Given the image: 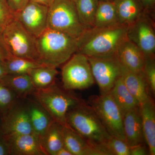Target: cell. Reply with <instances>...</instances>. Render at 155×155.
<instances>
[{
    "instance_id": "obj_18",
    "label": "cell",
    "mask_w": 155,
    "mask_h": 155,
    "mask_svg": "<svg viewBox=\"0 0 155 155\" xmlns=\"http://www.w3.org/2000/svg\"><path fill=\"white\" fill-rule=\"evenodd\" d=\"M64 146L72 155H101L88 142L67 125L62 126Z\"/></svg>"
},
{
    "instance_id": "obj_8",
    "label": "cell",
    "mask_w": 155,
    "mask_h": 155,
    "mask_svg": "<svg viewBox=\"0 0 155 155\" xmlns=\"http://www.w3.org/2000/svg\"><path fill=\"white\" fill-rule=\"evenodd\" d=\"M62 80L67 91L85 89L92 86L95 81L87 57L75 53L62 68Z\"/></svg>"
},
{
    "instance_id": "obj_19",
    "label": "cell",
    "mask_w": 155,
    "mask_h": 155,
    "mask_svg": "<svg viewBox=\"0 0 155 155\" xmlns=\"http://www.w3.org/2000/svg\"><path fill=\"white\" fill-rule=\"evenodd\" d=\"M118 21L129 27L145 12L140 0H114Z\"/></svg>"
},
{
    "instance_id": "obj_2",
    "label": "cell",
    "mask_w": 155,
    "mask_h": 155,
    "mask_svg": "<svg viewBox=\"0 0 155 155\" xmlns=\"http://www.w3.org/2000/svg\"><path fill=\"white\" fill-rule=\"evenodd\" d=\"M67 121L68 126L104 155L103 147L111 136L90 105L81 101L68 111Z\"/></svg>"
},
{
    "instance_id": "obj_6",
    "label": "cell",
    "mask_w": 155,
    "mask_h": 155,
    "mask_svg": "<svg viewBox=\"0 0 155 155\" xmlns=\"http://www.w3.org/2000/svg\"><path fill=\"white\" fill-rule=\"evenodd\" d=\"M1 35L12 56L38 62L36 38L25 30L15 18Z\"/></svg>"
},
{
    "instance_id": "obj_5",
    "label": "cell",
    "mask_w": 155,
    "mask_h": 155,
    "mask_svg": "<svg viewBox=\"0 0 155 155\" xmlns=\"http://www.w3.org/2000/svg\"><path fill=\"white\" fill-rule=\"evenodd\" d=\"M48 28L78 38L85 28L79 20L73 0H55L48 7Z\"/></svg>"
},
{
    "instance_id": "obj_25",
    "label": "cell",
    "mask_w": 155,
    "mask_h": 155,
    "mask_svg": "<svg viewBox=\"0 0 155 155\" xmlns=\"http://www.w3.org/2000/svg\"><path fill=\"white\" fill-rule=\"evenodd\" d=\"M58 74L56 67L45 66L32 69L28 74L35 89L45 88L54 83Z\"/></svg>"
},
{
    "instance_id": "obj_38",
    "label": "cell",
    "mask_w": 155,
    "mask_h": 155,
    "mask_svg": "<svg viewBox=\"0 0 155 155\" xmlns=\"http://www.w3.org/2000/svg\"><path fill=\"white\" fill-rule=\"evenodd\" d=\"M56 155H72L71 153L65 147L61 148Z\"/></svg>"
},
{
    "instance_id": "obj_17",
    "label": "cell",
    "mask_w": 155,
    "mask_h": 155,
    "mask_svg": "<svg viewBox=\"0 0 155 155\" xmlns=\"http://www.w3.org/2000/svg\"><path fill=\"white\" fill-rule=\"evenodd\" d=\"M145 143L150 155H155V107L151 97L139 105Z\"/></svg>"
},
{
    "instance_id": "obj_4",
    "label": "cell",
    "mask_w": 155,
    "mask_h": 155,
    "mask_svg": "<svg viewBox=\"0 0 155 155\" xmlns=\"http://www.w3.org/2000/svg\"><path fill=\"white\" fill-rule=\"evenodd\" d=\"M35 97L39 105L52 119L62 126H67L68 111L81 100L57 86L55 83L44 88L35 89Z\"/></svg>"
},
{
    "instance_id": "obj_33",
    "label": "cell",
    "mask_w": 155,
    "mask_h": 155,
    "mask_svg": "<svg viewBox=\"0 0 155 155\" xmlns=\"http://www.w3.org/2000/svg\"><path fill=\"white\" fill-rule=\"evenodd\" d=\"M150 155L148 148L145 143L130 147V155Z\"/></svg>"
},
{
    "instance_id": "obj_16",
    "label": "cell",
    "mask_w": 155,
    "mask_h": 155,
    "mask_svg": "<svg viewBox=\"0 0 155 155\" xmlns=\"http://www.w3.org/2000/svg\"><path fill=\"white\" fill-rule=\"evenodd\" d=\"M123 128L125 141L130 147L144 143L139 106L128 111L123 116Z\"/></svg>"
},
{
    "instance_id": "obj_3",
    "label": "cell",
    "mask_w": 155,
    "mask_h": 155,
    "mask_svg": "<svg viewBox=\"0 0 155 155\" xmlns=\"http://www.w3.org/2000/svg\"><path fill=\"white\" fill-rule=\"evenodd\" d=\"M36 44L38 62L56 68L77 51V38L48 28L36 38Z\"/></svg>"
},
{
    "instance_id": "obj_31",
    "label": "cell",
    "mask_w": 155,
    "mask_h": 155,
    "mask_svg": "<svg viewBox=\"0 0 155 155\" xmlns=\"http://www.w3.org/2000/svg\"><path fill=\"white\" fill-rule=\"evenodd\" d=\"M14 99L12 90L0 83V107H8L12 104Z\"/></svg>"
},
{
    "instance_id": "obj_36",
    "label": "cell",
    "mask_w": 155,
    "mask_h": 155,
    "mask_svg": "<svg viewBox=\"0 0 155 155\" xmlns=\"http://www.w3.org/2000/svg\"><path fill=\"white\" fill-rule=\"evenodd\" d=\"M8 74L5 61L0 60V80Z\"/></svg>"
},
{
    "instance_id": "obj_29",
    "label": "cell",
    "mask_w": 155,
    "mask_h": 155,
    "mask_svg": "<svg viewBox=\"0 0 155 155\" xmlns=\"http://www.w3.org/2000/svg\"><path fill=\"white\" fill-rule=\"evenodd\" d=\"M143 73L150 93L155 94V57H146L143 70Z\"/></svg>"
},
{
    "instance_id": "obj_9",
    "label": "cell",
    "mask_w": 155,
    "mask_h": 155,
    "mask_svg": "<svg viewBox=\"0 0 155 155\" xmlns=\"http://www.w3.org/2000/svg\"><path fill=\"white\" fill-rule=\"evenodd\" d=\"M87 58L94 81L99 87L101 94L109 93L116 81L121 76L122 64L115 55L107 58L87 57Z\"/></svg>"
},
{
    "instance_id": "obj_20",
    "label": "cell",
    "mask_w": 155,
    "mask_h": 155,
    "mask_svg": "<svg viewBox=\"0 0 155 155\" xmlns=\"http://www.w3.org/2000/svg\"><path fill=\"white\" fill-rule=\"evenodd\" d=\"M110 93L123 116L128 111L139 106L138 101L127 89L121 76L116 81Z\"/></svg>"
},
{
    "instance_id": "obj_28",
    "label": "cell",
    "mask_w": 155,
    "mask_h": 155,
    "mask_svg": "<svg viewBox=\"0 0 155 155\" xmlns=\"http://www.w3.org/2000/svg\"><path fill=\"white\" fill-rule=\"evenodd\" d=\"M103 151L104 155H130V146L125 140L111 136L104 145Z\"/></svg>"
},
{
    "instance_id": "obj_30",
    "label": "cell",
    "mask_w": 155,
    "mask_h": 155,
    "mask_svg": "<svg viewBox=\"0 0 155 155\" xmlns=\"http://www.w3.org/2000/svg\"><path fill=\"white\" fill-rule=\"evenodd\" d=\"M14 19V13L10 8L7 0H0V34Z\"/></svg>"
},
{
    "instance_id": "obj_15",
    "label": "cell",
    "mask_w": 155,
    "mask_h": 155,
    "mask_svg": "<svg viewBox=\"0 0 155 155\" xmlns=\"http://www.w3.org/2000/svg\"><path fill=\"white\" fill-rule=\"evenodd\" d=\"M3 131L5 136L34 134L28 110L17 107L12 110L4 122Z\"/></svg>"
},
{
    "instance_id": "obj_27",
    "label": "cell",
    "mask_w": 155,
    "mask_h": 155,
    "mask_svg": "<svg viewBox=\"0 0 155 155\" xmlns=\"http://www.w3.org/2000/svg\"><path fill=\"white\" fill-rule=\"evenodd\" d=\"M8 74H28L32 69L48 66L37 61L11 55L4 60Z\"/></svg>"
},
{
    "instance_id": "obj_40",
    "label": "cell",
    "mask_w": 155,
    "mask_h": 155,
    "mask_svg": "<svg viewBox=\"0 0 155 155\" xmlns=\"http://www.w3.org/2000/svg\"><path fill=\"white\" fill-rule=\"evenodd\" d=\"M102 1H113L114 0H102Z\"/></svg>"
},
{
    "instance_id": "obj_22",
    "label": "cell",
    "mask_w": 155,
    "mask_h": 155,
    "mask_svg": "<svg viewBox=\"0 0 155 155\" xmlns=\"http://www.w3.org/2000/svg\"><path fill=\"white\" fill-rule=\"evenodd\" d=\"M28 111L33 133L40 138L54 121L40 105H31Z\"/></svg>"
},
{
    "instance_id": "obj_11",
    "label": "cell",
    "mask_w": 155,
    "mask_h": 155,
    "mask_svg": "<svg viewBox=\"0 0 155 155\" xmlns=\"http://www.w3.org/2000/svg\"><path fill=\"white\" fill-rule=\"evenodd\" d=\"M48 7L30 0L20 11L14 14V18L35 37H38L47 27Z\"/></svg>"
},
{
    "instance_id": "obj_32",
    "label": "cell",
    "mask_w": 155,
    "mask_h": 155,
    "mask_svg": "<svg viewBox=\"0 0 155 155\" xmlns=\"http://www.w3.org/2000/svg\"><path fill=\"white\" fill-rule=\"evenodd\" d=\"M30 0H7L10 8L14 14L23 8Z\"/></svg>"
},
{
    "instance_id": "obj_10",
    "label": "cell",
    "mask_w": 155,
    "mask_h": 155,
    "mask_svg": "<svg viewBox=\"0 0 155 155\" xmlns=\"http://www.w3.org/2000/svg\"><path fill=\"white\" fill-rule=\"evenodd\" d=\"M150 15L143 12L135 22L128 27L127 37L146 57H155V25Z\"/></svg>"
},
{
    "instance_id": "obj_34",
    "label": "cell",
    "mask_w": 155,
    "mask_h": 155,
    "mask_svg": "<svg viewBox=\"0 0 155 155\" xmlns=\"http://www.w3.org/2000/svg\"><path fill=\"white\" fill-rule=\"evenodd\" d=\"M11 55L0 34V60H5Z\"/></svg>"
},
{
    "instance_id": "obj_1",
    "label": "cell",
    "mask_w": 155,
    "mask_h": 155,
    "mask_svg": "<svg viewBox=\"0 0 155 155\" xmlns=\"http://www.w3.org/2000/svg\"><path fill=\"white\" fill-rule=\"evenodd\" d=\"M127 29L128 26L118 24L85 29L77 38L76 53L87 57H113L120 45L127 39Z\"/></svg>"
},
{
    "instance_id": "obj_26",
    "label": "cell",
    "mask_w": 155,
    "mask_h": 155,
    "mask_svg": "<svg viewBox=\"0 0 155 155\" xmlns=\"http://www.w3.org/2000/svg\"><path fill=\"white\" fill-rule=\"evenodd\" d=\"M99 0H75L78 15L85 29L94 27Z\"/></svg>"
},
{
    "instance_id": "obj_39",
    "label": "cell",
    "mask_w": 155,
    "mask_h": 155,
    "mask_svg": "<svg viewBox=\"0 0 155 155\" xmlns=\"http://www.w3.org/2000/svg\"><path fill=\"white\" fill-rule=\"evenodd\" d=\"M6 153H7V151H6L5 147L0 143V155H5Z\"/></svg>"
},
{
    "instance_id": "obj_21",
    "label": "cell",
    "mask_w": 155,
    "mask_h": 155,
    "mask_svg": "<svg viewBox=\"0 0 155 155\" xmlns=\"http://www.w3.org/2000/svg\"><path fill=\"white\" fill-rule=\"evenodd\" d=\"M62 127V125L54 121L44 135L40 138L46 155H56L64 147Z\"/></svg>"
},
{
    "instance_id": "obj_24",
    "label": "cell",
    "mask_w": 155,
    "mask_h": 155,
    "mask_svg": "<svg viewBox=\"0 0 155 155\" xmlns=\"http://www.w3.org/2000/svg\"><path fill=\"white\" fill-rule=\"evenodd\" d=\"M0 83L20 94H26L35 90L28 74H8L0 80Z\"/></svg>"
},
{
    "instance_id": "obj_13",
    "label": "cell",
    "mask_w": 155,
    "mask_h": 155,
    "mask_svg": "<svg viewBox=\"0 0 155 155\" xmlns=\"http://www.w3.org/2000/svg\"><path fill=\"white\" fill-rule=\"evenodd\" d=\"M115 56L122 66L126 69L135 72L143 70L145 55L136 45L128 38L120 45Z\"/></svg>"
},
{
    "instance_id": "obj_23",
    "label": "cell",
    "mask_w": 155,
    "mask_h": 155,
    "mask_svg": "<svg viewBox=\"0 0 155 155\" xmlns=\"http://www.w3.org/2000/svg\"><path fill=\"white\" fill-rule=\"evenodd\" d=\"M120 24L113 1L99 0L94 27H104Z\"/></svg>"
},
{
    "instance_id": "obj_37",
    "label": "cell",
    "mask_w": 155,
    "mask_h": 155,
    "mask_svg": "<svg viewBox=\"0 0 155 155\" xmlns=\"http://www.w3.org/2000/svg\"><path fill=\"white\" fill-rule=\"evenodd\" d=\"M33 2H36L42 5L49 7L55 0H31Z\"/></svg>"
},
{
    "instance_id": "obj_35",
    "label": "cell",
    "mask_w": 155,
    "mask_h": 155,
    "mask_svg": "<svg viewBox=\"0 0 155 155\" xmlns=\"http://www.w3.org/2000/svg\"><path fill=\"white\" fill-rule=\"evenodd\" d=\"M144 11L150 14L154 9L155 0H140Z\"/></svg>"
},
{
    "instance_id": "obj_41",
    "label": "cell",
    "mask_w": 155,
    "mask_h": 155,
    "mask_svg": "<svg viewBox=\"0 0 155 155\" xmlns=\"http://www.w3.org/2000/svg\"><path fill=\"white\" fill-rule=\"evenodd\" d=\"M73 1H75V0H73Z\"/></svg>"
},
{
    "instance_id": "obj_7",
    "label": "cell",
    "mask_w": 155,
    "mask_h": 155,
    "mask_svg": "<svg viewBox=\"0 0 155 155\" xmlns=\"http://www.w3.org/2000/svg\"><path fill=\"white\" fill-rule=\"evenodd\" d=\"M89 103L108 133L125 141L123 116L110 93L92 96Z\"/></svg>"
},
{
    "instance_id": "obj_14",
    "label": "cell",
    "mask_w": 155,
    "mask_h": 155,
    "mask_svg": "<svg viewBox=\"0 0 155 155\" xmlns=\"http://www.w3.org/2000/svg\"><path fill=\"white\" fill-rule=\"evenodd\" d=\"M121 77L127 89L138 101L139 105L151 97L143 71H131L122 66Z\"/></svg>"
},
{
    "instance_id": "obj_12",
    "label": "cell",
    "mask_w": 155,
    "mask_h": 155,
    "mask_svg": "<svg viewBox=\"0 0 155 155\" xmlns=\"http://www.w3.org/2000/svg\"><path fill=\"white\" fill-rule=\"evenodd\" d=\"M9 150L18 155H46L39 137L34 134L5 136Z\"/></svg>"
}]
</instances>
